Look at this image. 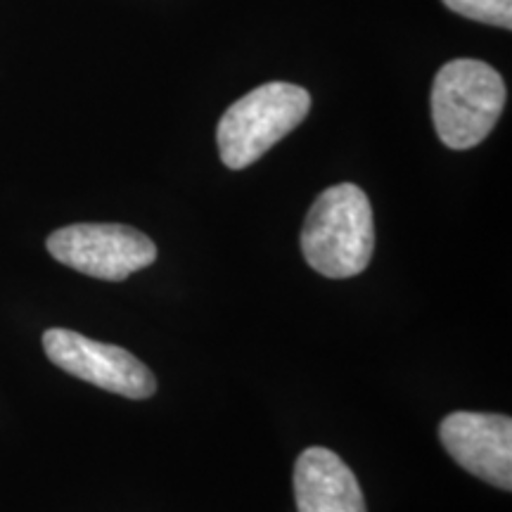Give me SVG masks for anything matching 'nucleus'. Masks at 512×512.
Returning a JSON list of instances; mask_svg holds the SVG:
<instances>
[{
    "label": "nucleus",
    "instance_id": "7",
    "mask_svg": "<svg viewBox=\"0 0 512 512\" xmlns=\"http://www.w3.org/2000/svg\"><path fill=\"white\" fill-rule=\"evenodd\" d=\"M299 512H368L366 498L349 465L330 448L311 446L294 465Z\"/></svg>",
    "mask_w": 512,
    "mask_h": 512
},
{
    "label": "nucleus",
    "instance_id": "4",
    "mask_svg": "<svg viewBox=\"0 0 512 512\" xmlns=\"http://www.w3.org/2000/svg\"><path fill=\"white\" fill-rule=\"evenodd\" d=\"M46 247L62 266L110 283H121L157 259L155 242L121 223H74L57 228Z\"/></svg>",
    "mask_w": 512,
    "mask_h": 512
},
{
    "label": "nucleus",
    "instance_id": "2",
    "mask_svg": "<svg viewBox=\"0 0 512 512\" xmlns=\"http://www.w3.org/2000/svg\"><path fill=\"white\" fill-rule=\"evenodd\" d=\"M505 107L503 76L482 60L446 62L432 86V119L441 143L470 150L494 131Z\"/></svg>",
    "mask_w": 512,
    "mask_h": 512
},
{
    "label": "nucleus",
    "instance_id": "6",
    "mask_svg": "<svg viewBox=\"0 0 512 512\" xmlns=\"http://www.w3.org/2000/svg\"><path fill=\"white\" fill-rule=\"evenodd\" d=\"M446 453L463 470L498 489H512V420L496 413L458 411L439 425Z\"/></svg>",
    "mask_w": 512,
    "mask_h": 512
},
{
    "label": "nucleus",
    "instance_id": "1",
    "mask_svg": "<svg viewBox=\"0 0 512 512\" xmlns=\"http://www.w3.org/2000/svg\"><path fill=\"white\" fill-rule=\"evenodd\" d=\"M373 249L375 223L366 192L354 183L320 192L302 228L306 264L325 278H354L368 268Z\"/></svg>",
    "mask_w": 512,
    "mask_h": 512
},
{
    "label": "nucleus",
    "instance_id": "3",
    "mask_svg": "<svg viewBox=\"0 0 512 512\" xmlns=\"http://www.w3.org/2000/svg\"><path fill=\"white\" fill-rule=\"evenodd\" d=\"M311 110L306 88L271 81L228 107L216 128V145L228 169L240 171L292 133Z\"/></svg>",
    "mask_w": 512,
    "mask_h": 512
},
{
    "label": "nucleus",
    "instance_id": "5",
    "mask_svg": "<svg viewBox=\"0 0 512 512\" xmlns=\"http://www.w3.org/2000/svg\"><path fill=\"white\" fill-rule=\"evenodd\" d=\"M43 351L64 373L105 392L126 396V399H150L157 392L152 370L131 351L95 342L81 332L50 328L43 332Z\"/></svg>",
    "mask_w": 512,
    "mask_h": 512
},
{
    "label": "nucleus",
    "instance_id": "8",
    "mask_svg": "<svg viewBox=\"0 0 512 512\" xmlns=\"http://www.w3.org/2000/svg\"><path fill=\"white\" fill-rule=\"evenodd\" d=\"M448 10L491 27L512 29V0H441Z\"/></svg>",
    "mask_w": 512,
    "mask_h": 512
}]
</instances>
